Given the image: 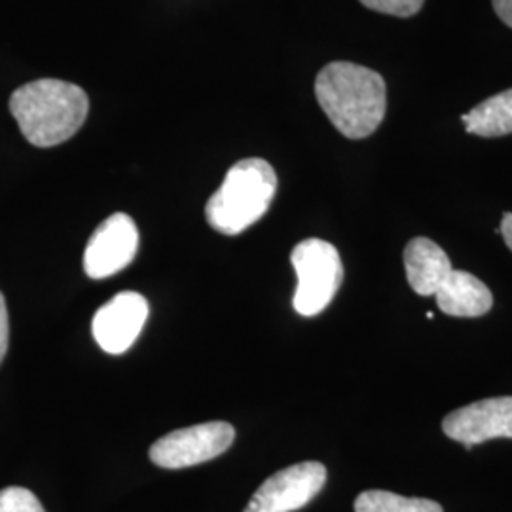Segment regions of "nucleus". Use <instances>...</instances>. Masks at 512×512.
<instances>
[{"mask_svg":"<svg viewBox=\"0 0 512 512\" xmlns=\"http://www.w3.org/2000/svg\"><path fill=\"white\" fill-rule=\"evenodd\" d=\"M315 97L334 128L366 139L384 122L387 88L382 74L349 61L329 63L315 80Z\"/></svg>","mask_w":512,"mask_h":512,"instance_id":"obj_1","label":"nucleus"},{"mask_svg":"<svg viewBox=\"0 0 512 512\" xmlns=\"http://www.w3.org/2000/svg\"><path fill=\"white\" fill-rule=\"evenodd\" d=\"M88 110L90 101L80 86L55 78L29 82L10 97V112L23 137L38 148L69 141L84 126Z\"/></svg>","mask_w":512,"mask_h":512,"instance_id":"obj_2","label":"nucleus"},{"mask_svg":"<svg viewBox=\"0 0 512 512\" xmlns=\"http://www.w3.org/2000/svg\"><path fill=\"white\" fill-rule=\"evenodd\" d=\"M277 190L274 167L260 158H247L230 167L219 190L205 205V219L224 236H238L262 219Z\"/></svg>","mask_w":512,"mask_h":512,"instance_id":"obj_3","label":"nucleus"},{"mask_svg":"<svg viewBox=\"0 0 512 512\" xmlns=\"http://www.w3.org/2000/svg\"><path fill=\"white\" fill-rule=\"evenodd\" d=\"M298 277L294 310L304 317H315L327 310L344 281V264L338 249L323 239L300 241L291 255Z\"/></svg>","mask_w":512,"mask_h":512,"instance_id":"obj_4","label":"nucleus"},{"mask_svg":"<svg viewBox=\"0 0 512 512\" xmlns=\"http://www.w3.org/2000/svg\"><path fill=\"white\" fill-rule=\"evenodd\" d=\"M236 439L226 421H207L177 429L150 446L148 456L162 469H186L222 456Z\"/></svg>","mask_w":512,"mask_h":512,"instance_id":"obj_5","label":"nucleus"},{"mask_svg":"<svg viewBox=\"0 0 512 512\" xmlns=\"http://www.w3.org/2000/svg\"><path fill=\"white\" fill-rule=\"evenodd\" d=\"M327 482V467L302 461L270 476L243 512H294L304 509Z\"/></svg>","mask_w":512,"mask_h":512,"instance_id":"obj_6","label":"nucleus"},{"mask_svg":"<svg viewBox=\"0 0 512 512\" xmlns=\"http://www.w3.org/2000/svg\"><path fill=\"white\" fill-rule=\"evenodd\" d=\"M139 249V230L126 213L103 220L84 251V270L92 279H105L126 270Z\"/></svg>","mask_w":512,"mask_h":512,"instance_id":"obj_7","label":"nucleus"},{"mask_svg":"<svg viewBox=\"0 0 512 512\" xmlns=\"http://www.w3.org/2000/svg\"><path fill=\"white\" fill-rule=\"evenodd\" d=\"M448 439L465 448L494 439H512V397H494L467 404L442 421Z\"/></svg>","mask_w":512,"mask_h":512,"instance_id":"obj_8","label":"nucleus"},{"mask_svg":"<svg viewBox=\"0 0 512 512\" xmlns=\"http://www.w3.org/2000/svg\"><path fill=\"white\" fill-rule=\"evenodd\" d=\"M147 319V298L143 294L124 291L110 298L93 315V338L103 351L122 355L135 344Z\"/></svg>","mask_w":512,"mask_h":512,"instance_id":"obj_9","label":"nucleus"},{"mask_svg":"<svg viewBox=\"0 0 512 512\" xmlns=\"http://www.w3.org/2000/svg\"><path fill=\"white\" fill-rule=\"evenodd\" d=\"M404 270L414 293L435 296L454 268L450 256L435 241L414 238L404 247Z\"/></svg>","mask_w":512,"mask_h":512,"instance_id":"obj_10","label":"nucleus"},{"mask_svg":"<svg viewBox=\"0 0 512 512\" xmlns=\"http://www.w3.org/2000/svg\"><path fill=\"white\" fill-rule=\"evenodd\" d=\"M435 296L439 310L452 317H482L494 306L488 285L463 270H452Z\"/></svg>","mask_w":512,"mask_h":512,"instance_id":"obj_11","label":"nucleus"},{"mask_svg":"<svg viewBox=\"0 0 512 512\" xmlns=\"http://www.w3.org/2000/svg\"><path fill=\"white\" fill-rule=\"evenodd\" d=\"M463 126L478 137H505L512 133V88L478 103L461 116Z\"/></svg>","mask_w":512,"mask_h":512,"instance_id":"obj_12","label":"nucleus"},{"mask_svg":"<svg viewBox=\"0 0 512 512\" xmlns=\"http://www.w3.org/2000/svg\"><path fill=\"white\" fill-rule=\"evenodd\" d=\"M355 512H444L437 501L368 490L357 497Z\"/></svg>","mask_w":512,"mask_h":512,"instance_id":"obj_13","label":"nucleus"},{"mask_svg":"<svg viewBox=\"0 0 512 512\" xmlns=\"http://www.w3.org/2000/svg\"><path fill=\"white\" fill-rule=\"evenodd\" d=\"M0 512H46L37 495L27 488L10 486L0 490Z\"/></svg>","mask_w":512,"mask_h":512,"instance_id":"obj_14","label":"nucleus"},{"mask_svg":"<svg viewBox=\"0 0 512 512\" xmlns=\"http://www.w3.org/2000/svg\"><path fill=\"white\" fill-rule=\"evenodd\" d=\"M359 2L380 14L395 16V18H412L420 12L425 0H359Z\"/></svg>","mask_w":512,"mask_h":512,"instance_id":"obj_15","label":"nucleus"},{"mask_svg":"<svg viewBox=\"0 0 512 512\" xmlns=\"http://www.w3.org/2000/svg\"><path fill=\"white\" fill-rule=\"evenodd\" d=\"M8 344H10V323H8V308L6 300L0 293V363L4 361L8 353Z\"/></svg>","mask_w":512,"mask_h":512,"instance_id":"obj_16","label":"nucleus"},{"mask_svg":"<svg viewBox=\"0 0 512 512\" xmlns=\"http://www.w3.org/2000/svg\"><path fill=\"white\" fill-rule=\"evenodd\" d=\"M495 14L512 29V0H492Z\"/></svg>","mask_w":512,"mask_h":512,"instance_id":"obj_17","label":"nucleus"},{"mask_svg":"<svg viewBox=\"0 0 512 512\" xmlns=\"http://www.w3.org/2000/svg\"><path fill=\"white\" fill-rule=\"evenodd\" d=\"M501 236L505 239L507 247L512 251V213H507L503 220H501V228H499Z\"/></svg>","mask_w":512,"mask_h":512,"instance_id":"obj_18","label":"nucleus"}]
</instances>
